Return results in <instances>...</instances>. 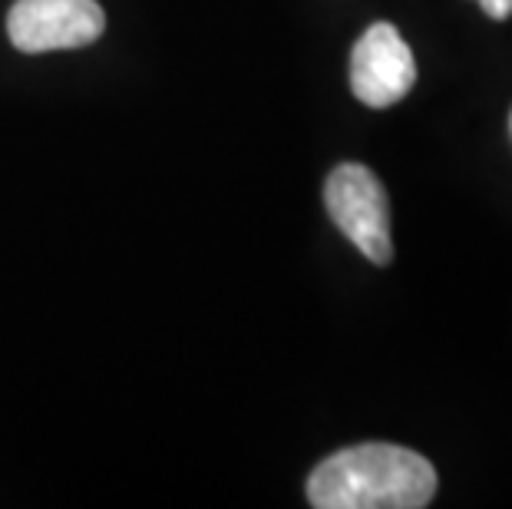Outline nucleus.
Wrapping results in <instances>:
<instances>
[{
    "instance_id": "obj_3",
    "label": "nucleus",
    "mask_w": 512,
    "mask_h": 509,
    "mask_svg": "<svg viewBox=\"0 0 512 509\" xmlns=\"http://www.w3.org/2000/svg\"><path fill=\"white\" fill-rule=\"evenodd\" d=\"M103 30L106 14L96 0H17L7 14V37L20 53L80 50Z\"/></svg>"
},
{
    "instance_id": "obj_4",
    "label": "nucleus",
    "mask_w": 512,
    "mask_h": 509,
    "mask_svg": "<svg viewBox=\"0 0 512 509\" xmlns=\"http://www.w3.org/2000/svg\"><path fill=\"white\" fill-rule=\"evenodd\" d=\"M417 83V63L394 24H374L354 43L351 90L364 106L384 110L400 103Z\"/></svg>"
},
{
    "instance_id": "obj_5",
    "label": "nucleus",
    "mask_w": 512,
    "mask_h": 509,
    "mask_svg": "<svg viewBox=\"0 0 512 509\" xmlns=\"http://www.w3.org/2000/svg\"><path fill=\"white\" fill-rule=\"evenodd\" d=\"M479 7L493 20H506L512 14V0H479Z\"/></svg>"
},
{
    "instance_id": "obj_2",
    "label": "nucleus",
    "mask_w": 512,
    "mask_h": 509,
    "mask_svg": "<svg viewBox=\"0 0 512 509\" xmlns=\"http://www.w3.org/2000/svg\"><path fill=\"white\" fill-rule=\"evenodd\" d=\"M324 205L334 225L361 248V255L374 265H387L394 258L390 238V202L380 179L361 162H344L324 182Z\"/></svg>"
},
{
    "instance_id": "obj_1",
    "label": "nucleus",
    "mask_w": 512,
    "mask_h": 509,
    "mask_svg": "<svg viewBox=\"0 0 512 509\" xmlns=\"http://www.w3.org/2000/svg\"><path fill=\"white\" fill-rule=\"evenodd\" d=\"M433 493V463L394 443L337 450L308 476V503L318 509H423Z\"/></svg>"
}]
</instances>
